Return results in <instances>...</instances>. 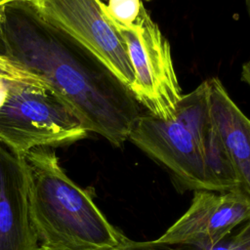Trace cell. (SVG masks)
<instances>
[{"mask_svg":"<svg viewBox=\"0 0 250 250\" xmlns=\"http://www.w3.org/2000/svg\"><path fill=\"white\" fill-rule=\"evenodd\" d=\"M2 55L38 76L83 128L122 147L142 114L130 87L29 2L0 7Z\"/></svg>","mask_w":250,"mask_h":250,"instance_id":"6da1fadb","label":"cell"},{"mask_svg":"<svg viewBox=\"0 0 250 250\" xmlns=\"http://www.w3.org/2000/svg\"><path fill=\"white\" fill-rule=\"evenodd\" d=\"M24 159L38 250H115L123 242L126 235L96 205L94 188L65 174L54 147H35Z\"/></svg>","mask_w":250,"mask_h":250,"instance_id":"7a4b0ae2","label":"cell"},{"mask_svg":"<svg viewBox=\"0 0 250 250\" xmlns=\"http://www.w3.org/2000/svg\"><path fill=\"white\" fill-rule=\"evenodd\" d=\"M71 110L47 87L9 80L0 107V144L24 157L39 146L71 145L88 136Z\"/></svg>","mask_w":250,"mask_h":250,"instance_id":"3957f363","label":"cell"},{"mask_svg":"<svg viewBox=\"0 0 250 250\" xmlns=\"http://www.w3.org/2000/svg\"><path fill=\"white\" fill-rule=\"evenodd\" d=\"M134 71L130 89L140 104L163 119H174L181 88L174 69L170 45L144 6L130 25H114Z\"/></svg>","mask_w":250,"mask_h":250,"instance_id":"277c9868","label":"cell"},{"mask_svg":"<svg viewBox=\"0 0 250 250\" xmlns=\"http://www.w3.org/2000/svg\"><path fill=\"white\" fill-rule=\"evenodd\" d=\"M128 141L169 172L181 191L212 190L218 186L207 165L201 143L183 124L151 113H142Z\"/></svg>","mask_w":250,"mask_h":250,"instance_id":"5b68a950","label":"cell"},{"mask_svg":"<svg viewBox=\"0 0 250 250\" xmlns=\"http://www.w3.org/2000/svg\"><path fill=\"white\" fill-rule=\"evenodd\" d=\"M37 13L107 66L129 87L134 71L125 44L104 11L103 0H34Z\"/></svg>","mask_w":250,"mask_h":250,"instance_id":"8992f818","label":"cell"},{"mask_svg":"<svg viewBox=\"0 0 250 250\" xmlns=\"http://www.w3.org/2000/svg\"><path fill=\"white\" fill-rule=\"evenodd\" d=\"M250 218V204L232 192L195 190L188 208L157 237L164 244L212 247Z\"/></svg>","mask_w":250,"mask_h":250,"instance_id":"52a82bcc","label":"cell"},{"mask_svg":"<svg viewBox=\"0 0 250 250\" xmlns=\"http://www.w3.org/2000/svg\"><path fill=\"white\" fill-rule=\"evenodd\" d=\"M0 250H38L24 157L0 145Z\"/></svg>","mask_w":250,"mask_h":250,"instance_id":"ba28073f","label":"cell"},{"mask_svg":"<svg viewBox=\"0 0 250 250\" xmlns=\"http://www.w3.org/2000/svg\"><path fill=\"white\" fill-rule=\"evenodd\" d=\"M212 120L226 147L234 179L232 193L250 204V119L217 77L208 79Z\"/></svg>","mask_w":250,"mask_h":250,"instance_id":"9c48e42d","label":"cell"},{"mask_svg":"<svg viewBox=\"0 0 250 250\" xmlns=\"http://www.w3.org/2000/svg\"><path fill=\"white\" fill-rule=\"evenodd\" d=\"M174 119L186 126L202 145V137L213 123L209 104L208 80L202 82L193 91L182 95L175 109Z\"/></svg>","mask_w":250,"mask_h":250,"instance_id":"30bf717a","label":"cell"},{"mask_svg":"<svg viewBox=\"0 0 250 250\" xmlns=\"http://www.w3.org/2000/svg\"><path fill=\"white\" fill-rule=\"evenodd\" d=\"M144 6L142 0H106L104 11L113 25L127 26L136 21Z\"/></svg>","mask_w":250,"mask_h":250,"instance_id":"8fae6325","label":"cell"},{"mask_svg":"<svg viewBox=\"0 0 250 250\" xmlns=\"http://www.w3.org/2000/svg\"><path fill=\"white\" fill-rule=\"evenodd\" d=\"M229 236L219 244L212 247H199L184 244L169 245L157 242L154 239L146 241H136L126 236L123 242L115 250H234L229 242Z\"/></svg>","mask_w":250,"mask_h":250,"instance_id":"7c38bea8","label":"cell"},{"mask_svg":"<svg viewBox=\"0 0 250 250\" xmlns=\"http://www.w3.org/2000/svg\"><path fill=\"white\" fill-rule=\"evenodd\" d=\"M0 77L7 80L21 81L37 86L47 87L38 76L31 73L30 71L22 67L20 63L12 61L11 59L2 54H0Z\"/></svg>","mask_w":250,"mask_h":250,"instance_id":"4fadbf2b","label":"cell"},{"mask_svg":"<svg viewBox=\"0 0 250 250\" xmlns=\"http://www.w3.org/2000/svg\"><path fill=\"white\" fill-rule=\"evenodd\" d=\"M234 250H250V218L229 236Z\"/></svg>","mask_w":250,"mask_h":250,"instance_id":"5bb4252c","label":"cell"},{"mask_svg":"<svg viewBox=\"0 0 250 250\" xmlns=\"http://www.w3.org/2000/svg\"><path fill=\"white\" fill-rule=\"evenodd\" d=\"M245 4H246L248 14L250 16V0H245ZM241 79L250 87V60L242 65Z\"/></svg>","mask_w":250,"mask_h":250,"instance_id":"9a60e30c","label":"cell"},{"mask_svg":"<svg viewBox=\"0 0 250 250\" xmlns=\"http://www.w3.org/2000/svg\"><path fill=\"white\" fill-rule=\"evenodd\" d=\"M9 92V80L0 77V107L4 104Z\"/></svg>","mask_w":250,"mask_h":250,"instance_id":"2e32d148","label":"cell"},{"mask_svg":"<svg viewBox=\"0 0 250 250\" xmlns=\"http://www.w3.org/2000/svg\"><path fill=\"white\" fill-rule=\"evenodd\" d=\"M34 0H0V7L10 4V3H15V2H29L32 3Z\"/></svg>","mask_w":250,"mask_h":250,"instance_id":"e0dca14e","label":"cell"},{"mask_svg":"<svg viewBox=\"0 0 250 250\" xmlns=\"http://www.w3.org/2000/svg\"><path fill=\"white\" fill-rule=\"evenodd\" d=\"M103 1H104V2H105L106 0H103ZM142 1H143V2H148V1H151V0H142Z\"/></svg>","mask_w":250,"mask_h":250,"instance_id":"ac0fdd59","label":"cell"},{"mask_svg":"<svg viewBox=\"0 0 250 250\" xmlns=\"http://www.w3.org/2000/svg\"><path fill=\"white\" fill-rule=\"evenodd\" d=\"M0 145H1V144H0Z\"/></svg>","mask_w":250,"mask_h":250,"instance_id":"d6986e66","label":"cell"}]
</instances>
